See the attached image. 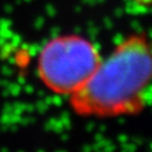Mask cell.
Listing matches in <instances>:
<instances>
[{
	"mask_svg": "<svg viewBox=\"0 0 152 152\" xmlns=\"http://www.w3.org/2000/svg\"><path fill=\"white\" fill-rule=\"evenodd\" d=\"M137 6L140 7H151L152 6V0H133Z\"/></svg>",
	"mask_w": 152,
	"mask_h": 152,
	"instance_id": "cell-3",
	"label": "cell"
},
{
	"mask_svg": "<svg viewBox=\"0 0 152 152\" xmlns=\"http://www.w3.org/2000/svg\"><path fill=\"white\" fill-rule=\"evenodd\" d=\"M102 59L98 48L90 39L79 34H62L42 46L36 71L48 90L70 97L86 85Z\"/></svg>",
	"mask_w": 152,
	"mask_h": 152,
	"instance_id": "cell-2",
	"label": "cell"
},
{
	"mask_svg": "<svg viewBox=\"0 0 152 152\" xmlns=\"http://www.w3.org/2000/svg\"><path fill=\"white\" fill-rule=\"evenodd\" d=\"M151 83L152 37L133 33L102 59L86 85L69 97V105L81 117L134 116L145 108Z\"/></svg>",
	"mask_w": 152,
	"mask_h": 152,
	"instance_id": "cell-1",
	"label": "cell"
}]
</instances>
